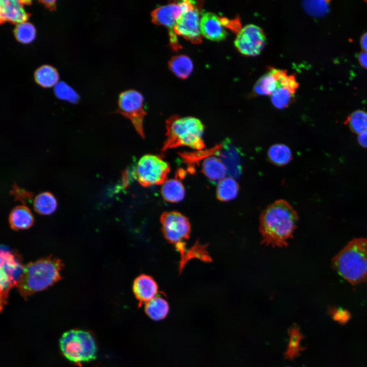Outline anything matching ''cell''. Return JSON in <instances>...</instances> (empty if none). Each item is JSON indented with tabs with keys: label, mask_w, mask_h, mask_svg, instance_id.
Here are the masks:
<instances>
[{
	"label": "cell",
	"mask_w": 367,
	"mask_h": 367,
	"mask_svg": "<svg viewBox=\"0 0 367 367\" xmlns=\"http://www.w3.org/2000/svg\"><path fill=\"white\" fill-rule=\"evenodd\" d=\"M297 220V213L289 203L284 200L275 201L260 216L263 241L273 246L285 245L292 236Z\"/></svg>",
	"instance_id": "1"
},
{
	"label": "cell",
	"mask_w": 367,
	"mask_h": 367,
	"mask_svg": "<svg viewBox=\"0 0 367 367\" xmlns=\"http://www.w3.org/2000/svg\"><path fill=\"white\" fill-rule=\"evenodd\" d=\"M63 267L60 259L53 256L28 263L24 266L22 278L17 286L19 294L27 299L53 285L62 279Z\"/></svg>",
	"instance_id": "2"
},
{
	"label": "cell",
	"mask_w": 367,
	"mask_h": 367,
	"mask_svg": "<svg viewBox=\"0 0 367 367\" xmlns=\"http://www.w3.org/2000/svg\"><path fill=\"white\" fill-rule=\"evenodd\" d=\"M337 273L353 285L367 282V239H354L333 258Z\"/></svg>",
	"instance_id": "3"
},
{
	"label": "cell",
	"mask_w": 367,
	"mask_h": 367,
	"mask_svg": "<svg viewBox=\"0 0 367 367\" xmlns=\"http://www.w3.org/2000/svg\"><path fill=\"white\" fill-rule=\"evenodd\" d=\"M166 139L162 151L179 146H188L202 150L205 147L203 140L204 126L198 119L174 115L166 121Z\"/></svg>",
	"instance_id": "4"
},
{
	"label": "cell",
	"mask_w": 367,
	"mask_h": 367,
	"mask_svg": "<svg viewBox=\"0 0 367 367\" xmlns=\"http://www.w3.org/2000/svg\"><path fill=\"white\" fill-rule=\"evenodd\" d=\"M59 344L64 357L77 365L92 361L97 357L96 342L89 331L78 329L65 331Z\"/></svg>",
	"instance_id": "5"
},
{
	"label": "cell",
	"mask_w": 367,
	"mask_h": 367,
	"mask_svg": "<svg viewBox=\"0 0 367 367\" xmlns=\"http://www.w3.org/2000/svg\"><path fill=\"white\" fill-rule=\"evenodd\" d=\"M1 311L7 304L8 294L13 286H17L22 278L24 266L20 255L5 246L1 249L0 265Z\"/></svg>",
	"instance_id": "6"
},
{
	"label": "cell",
	"mask_w": 367,
	"mask_h": 367,
	"mask_svg": "<svg viewBox=\"0 0 367 367\" xmlns=\"http://www.w3.org/2000/svg\"><path fill=\"white\" fill-rule=\"evenodd\" d=\"M196 2L190 0L173 1L156 8L151 13V20L153 23L163 25L168 29L169 44L174 51L182 48L174 31L176 23L183 13L194 7Z\"/></svg>",
	"instance_id": "7"
},
{
	"label": "cell",
	"mask_w": 367,
	"mask_h": 367,
	"mask_svg": "<svg viewBox=\"0 0 367 367\" xmlns=\"http://www.w3.org/2000/svg\"><path fill=\"white\" fill-rule=\"evenodd\" d=\"M162 230L166 240L180 253V259L187 250L186 241L190 237L191 225L188 219L176 211L166 212L160 217Z\"/></svg>",
	"instance_id": "8"
},
{
	"label": "cell",
	"mask_w": 367,
	"mask_h": 367,
	"mask_svg": "<svg viewBox=\"0 0 367 367\" xmlns=\"http://www.w3.org/2000/svg\"><path fill=\"white\" fill-rule=\"evenodd\" d=\"M170 171L168 163L160 156L146 154L138 161L135 173L139 184L146 187L163 184Z\"/></svg>",
	"instance_id": "9"
},
{
	"label": "cell",
	"mask_w": 367,
	"mask_h": 367,
	"mask_svg": "<svg viewBox=\"0 0 367 367\" xmlns=\"http://www.w3.org/2000/svg\"><path fill=\"white\" fill-rule=\"evenodd\" d=\"M144 97L135 90H128L121 93L118 99L117 112L128 119L138 134L145 137L143 122L146 112L144 109Z\"/></svg>",
	"instance_id": "10"
},
{
	"label": "cell",
	"mask_w": 367,
	"mask_h": 367,
	"mask_svg": "<svg viewBox=\"0 0 367 367\" xmlns=\"http://www.w3.org/2000/svg\"><path fill=\"white\" fill-rule=\"evenodd\" d=\"M266 36L263 30L257 25H245L238 33L234 45L243 55L256 56L260 54L266 43Z\"/></svg>",
	"instance_id": "11"
},
{
	"label": "cell",
	"mask_w": 367,
	"mask_h": 367,
	"mask_svg": "<svg viewBox=\"0 0 367 367\" xmlns=\"http://www.w3.org/2000/svg\"><path fill=\"white\" fill-rule=\"evenodd\" d=\"M197 1L194 7L183 13L177 20L174 31L193 44H199L202 41L200 31V16L202 4Z\"/></svg>",
	"instance_id": "12"
},
{
	"label": "cell",
	"mask_w": 367,
	"mask_h": 367,
	"mask_svg": "<svg viewBox=\"0 0 367 367\" xmlns=\"http://www.w3.org/2000/svg\"><path fill=\"white\" fill-rule=\"evenodd\" d=\"M200 31L203 36L212 41H221L227 36V32L222 23L221 18L212 12H205L202 13Z\"/></svg>",
	"instance_id": "13"
},
{
	"label": "cell",
	"mask_w": 367,
	"mask_h": 367,
	"mask_svg": "<svg viewBox=\"0 0 367 367\" xmlns=\"http://www.w3.org/2000/svg\"><path fill=\"white\" fill-rule=\"evenodd\" d=\"M25 3L24 1H1V22L8 21L17 24L27 21L29 15L24 8Z\"/></svg>",
	"instance_id": "14"
},
{
	"label": "cell",
	"mask_w": 367,
	"mask_h": 367,
	"mask_svg": "<svg viewBox=\"0 0 367 367\" xmlns=\"http://www.w3.org/2000/svg\"><path fill=\"white\" fill-rule=\"evenodd\" d=\"M287 74L285 70L273 68L257 81L254 91L261 95H271L282 87V81Z\"/></svg>",
	"instance_id": "15"
},
{
	"label": "cell",
	"mask_w": 367,
	"mask_h": 367,
	"mask_svg": "<svg viewBox=\"0 0 367 367\" xmlns=\"http://www.w3.org/2000/svg\"><path fill=\"white\" fill-rule=\"evenodd\" d=\"M158 289V284L154 279L146 274H141L137 277L133 285V290L139 306L155 298Z\"/></svg>",
	"instance_id": "16"
},
{
	"label": "cell",
	"mask_w": 367,
	"mask_h": 367,
	"mask_svg": "<svg viewBox=\"0 0 367 367\" xmlns=\"http://www.w3.org/2000/svg\"><path fill=\"white\" fill-rule=\"evenodd\" d=\"M34 222V216L31 210L24 205L15 206L9 214L10 226L15 230L28 229L33 225Z\"/></svg>",
	"instance_id": "17"
},
{
	"label": "cell",
	"mask_w": 367,
	"mask_h": 367,
	"mask_svg": "<svg viewBox=\"0 0 367 367\" xmlns=\"http://www.w3.org/2000/svg\"><path fill=\"white\" fill-rule=\"evenodd\" d=\"M204 159L202 172L209 180L218 183L225 177L226 167L220 158L210 155Z\"/></svg>",
	"instance_id": "18"
},
{
	"label": "cell",
	"mask_w": 367,
	"mask_h": 367,
	"mask_svg": "<svg viewBox=\"0 0 367 367\" xmlns=\"http://www.w3.org/2000/svg\"><path fill=\"white\" fill-rule=\"evenodd\" d=\"M161 194L168 202L176 203L181 201L185 195L184 186L179 178L166 180L162 185Z\"/></svg>",
	"instance_id": "19"
},
{
	"label": "cell",
	"mask_w": 367,
	"mask_h": 367,
	"mask_svg": "<svg viewBox=\"0 0 367 367\" xmlns=\"http://www.w3.org/2000/svg\"><path fill=\"white\" fill-rule=\"evenodd\" d=\"M168 67L178 77L187 78L193 69V63L187 56L180 55L172 57L168 62Z\"/></svg>",
	"instance_id": "20"
},
{
	"label": "cell",
	"mask_w": 367,
	"mask_h": 367,
	"mask_svg": "<svg viewBox=\"0 0 367 367\" xmlns=\"http://www.w3.org/2000/svg\"><path fill=\"white\" fill-rule=\"evenodd\" d=\"M144 309L151 319L159 321L166 317L169 312V306L165 299L156 297L145 303Z\"/></svg>",
	"instance_id": "21"
},
{
	"label": "cell",
	"mask_w": 367,
	"mask_h": 367,
	"mask_svg": "<svg viewBox=\"0 0 367 367\" xmlns=\"http://www.w3.org/2000/svg\"><path fill=\"white\" fill-rule=\"evenodd\" d=\"M35 211L41 215H49L57 209V201L54 195L49 192H42L37 195L33 202Z\"/></svg>",
	"instance_id": "22"
},
{
	"label": "cell",
	"mask_w": 367,
	"mask_h": 367,
	"mask_svg": "<svg viewBox=\"0 0 367 367\" xmlns=\"http://www.w3.org/2000/svg\"><path fill=\"white\" fill-rule=\"evenodd\" d=\"M239 191V185L234 178L231 177H225L218 183L217 198L222 201H228L237 197Z\"/></svg>",
	"instance_id": "23"
},
{
	"label": "cell",
	"mask_w": 367,
	"mask_h": 367,
	"mask_svg": "<svg viewBox=\"0 0 367 367\" xmlns=\"http://www.w3.org/2000/svg\"><path fill=\"white\" fill-rule=\"evenodd\" d=\"M34 78L36 82L44 88L55 87L59 82V74L57 70L48 65H44L35 71Z\"/></svg>",
	"instance_id": "24"
},
{
	"label": "cell",
	"mask_w": 367,
	"mask_h": 367,
	"mask_svg": "<svg viewBox=\"0 0 367 367\" xmlns=\"http://www.w3.org/2000/svg\"><path fill=\"white\" fill-rule=\"evenodd\" d=\"M268 156L272 164L278 166H283L291 161L292 154L291 149L286 145L275 144L269 148Z\"/></svg>",
	"instance_id": "25"
},
{
	"label": "cell",
	"mask_w": 367,
	"mask_h": 367,
	"mask_svg": "<svg viewBox=\"0 0 367 367\" xmlns=\"http://www.w3.org/2000/svg\"><path fill=\"white\" fill-rule=\"evenodd\" d=\"M198 258L204 261H209L211 258L203 245L196 242L191 248L187 249L185 256L180 259L179 271L181 273L187 262L193 258Z\"/></svg>",
	"instance_id": "26"
},
{
	"label": "cell",
	"mask_w": 367,
	"mask_h": 367,
	"mask_svg": "<svg viewBox=\"0 0 367 367\" xmlns=\"http://www.w3.org/2000/svg\"><path fill=\"white\" fill-rule=\"evenodd\" d=\"M295 93L289 87H279L271 95L272 103L276 108L283 109L290 105Z\"/></svg>",
	"instance_id": "27"
},
{
	"label": "cell",
	"mask_w": 367,
	"mask_h": 367,
	"mask_svg": "<svg viewBox=\"0 0 367 367\" xmlns=\"http://www.w3.org/2000/svg\"><path fill=\"white\" fill-rule=\"evenodd\" d=\"M14 34L18 41L23 44H28L35 38L36 29L31 23L25 21L16 24Z\"/></svg>",
	"instance_id": "28"
},
{
	"label": "cell",
	"mask_w": 367,
	"mask_h": 367,
	"mask_svg": "<svg viewBox=\"0 0 367 367\" xmlns=\"http://www.w3.org/2000/svg\"><path fill=\"white\" fill-rule=\"evenodd\" d=\"M347 122L351 130L358 135L367 131V112L357 110L348 118Z\"/></svg>",
	"instance_id": "29"
},
{
	"label": "cell",
	"mask_w": 367,
	"mask_h": 367,
	"mask_svg": "<svg viewBox=\"0 0 367 367\" xmlns=\"http://www.w3.org/2000/svg\"><path fill=\"white\" fill-rule=\"evenodd\" d=\"M289 334L290 338L285 357L286 359H292L298 355L301 349L300 346L301 335L296 326H293L289 330Z\"/></svg>",
	"instance_id": "30"
},
{
	"label": "cell",
	"mask_w": 367,
	"mask_h": 367,
	"mask_svg": "<svg viewBox=\"0 0 367 367\" xmlns=\"http://www.w3.org/2000/svg\"><path fill=\"white\" fill-rule=\"evenodd\" d=\"M329 1H307L303 3V7L309 14L320 17L324 16L329 10Z\"/></svg>",
	"instance_id": "31"
},
{
	"label": "cell",
	"mask_w": 367,
	"mask_h": 367,
	"mask_svg": "<svg viewBox=\"0 0 367 367\" xmlns=\"http://www.w3.org/2000/svg\"><path fill=\"white\" fill-rule=\"evenodd\" d=\"M54 92L60 99L74 103L78 101L79 96L69 85L63 82H59L54 87Z\"/></svg>",
	"instance_id": "32"
},
{
	"label": "cell",
	"mask_w": 367,
	"mask_h": 367,
	"mask_svg": "<svg viewBox=\"0 0 367 367\" xmlns=\"http://www.w3.org/2000/svg\"><path fill=\"white\" fill-rule=\"evenodd\" d=\"M10 193L14 197L15 201H19L23 204H27L33 197V193L19 187L16 184L13 185Z\"/></svg>",
	"instance_id": "33"
},
{
	"label": "cell",
	"mask_w": 367,
	"mask_h": 367,
	"mask_svg": "<svg viewBox=\"0 0 367 367\" xmlns=\"http://www.w3.org/2000/svg\"><path fill=\"white\" fill-rule=\"evenodd\" d=\"M358 60L360 65L367 69V51H362L358 56Z\"/></svg>",
	"instance_id": "34"
},
{
	"label": "cell",
	"mask_w": 367,
	"mask_h": 367,
	"mask_svg": "<svg viewBox=\"0 0 367 367\" xmlns=\"http://www.w3.org/2000/svg\"><path fill=\"white\" fill-rule=\"evenodd\" d=\"M358 141L361 146L367 148V131L358 135Z\"/></svg>",
	"instance_id": "35"
},
{
	"label": "cell",
	"mask_w": 367,
	"mask_h": 367,
	"mask_svg": "<svg viewBox=\"0 0 367 367\" xmlns=\"http://www.w3.org/2000/svg\"><path fill=\"white\" fill-rule=\"evenodd\" d=\"M360 45L363 50L367 51V32L364 33L361 37Z\"/></svg>",
	"instance_id": "36"
},
{
	"label": "cell",
	"mask_w": 367,
	"mask_h": 367,
	"mask_svg": "<svg viewBox=\"0 0 367 367\" xmlns=\"http://www.w3.org/2000/svg\"><path fill=\"white\" fill-rule=\"evenodd\" d=\"M41 3L49 9L53 10L55 8V1H41Z\"/></svg>",
	"instance_id": "37"
}]
</instances>
